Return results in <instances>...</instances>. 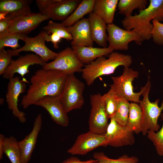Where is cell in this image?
Here are the masks:
<instances>
[{
    "label": "cell",
    "mask_w": 163,
    "mask_h": 163,
    "mask_svg": "<svg viewBox=\"0 0 163 163\" xmlns=\"http://www.w3.org/2000/svg\"><path fill=\"white\" fill-rule=\"evenodd\" d=\"M67 76L56 70L42 68L37 70L30 78V84L26 94L22 97L21 103L23 108L35 105L46 97H59Z\"/></svg>",
    "instance_id": "cell-1"
},
{
    "label": "cell",
    "mask_w": 163,
    "mask_h": 163,
    "mask_svg": "<svg viewBox=\"0 0 163 163\" xmlns=\"http://www.w3.org/2000/svg\"><path fill=\"white\" fill-rule=\"evenodd\" d=\"M149 4L145 9L139 11L134 15L125 17L121 21L126 30H133L142 40H149L152 38L153 19L163 21V0H149Z\"/></svg>",
    "instance_id": "cell-2"
},
{
    "label": "cell",
    "mask_w": 163,
    "mask_h": 163,
    "mask_svg": "<svg viewBox=\"0 0 163 163\" xmlns=\"http://www.w3.org/2000/svg\"><path fill=\"white\" fill-rule=\"evenodd\" d=\"M132 62L130 55L113 52L108 55L107 59L105 56H101L90 64L84 65L82 77L89 86L99 76L113 73L120 66L129 67Z\"/></svg>",
    "instance_id": "cell-3"
},
{
    "label": "cell",
    "mask_w": 163,
    "mask_h": 163,
    "mask_svg": "<svg viewBox=\"0 0 163 163\" xmlns=\"http://www.w3.org/2000/svg\"><path fill=\"white\" fill-rule=\"evenodd\" d=\"M139 74L137 71L129 67H124L121 75L111 77L113 83L110 85L108 91L118 97H123L129 101L139 103L140 97L145 89L146 85L142 87L139 92L134 91L133 82L138 78Z\"/></svg>",
    "instance_id": "cell-4"
},
{
    "label": "cell",
    "mask_w": 163,
    "mask_h": 163,
    "mask_svg": "<svg viewBox=\"0 0 163 163\" xmlns=\"http://www.w3.org/2000/svg\"><path fill=\"white\" fill-rule=\"evenodd\" d=\"M145 85V88L142 95L143 99L139 103L142 111L141 133L144 136L147 134L149 130L156 132L159 130L160 126L158 120L163 110L162 106L158 105L159 99L154 102H151L149 100V95L151 87L149 78Z\"/></svg>",
    "instance_id": "cell-5"
},
{
    "label": "cell",
    "mask_w": 163,
    "mask_h": 163,
    "mask_svg": "<svg viewBox=\"0 0 163 163\" xmlns=\"http://www.w3.org/2000/svg\"><path fill=\"white\" fill-rule=\"evenodd\" d=\"M85 85L74 74L68 75L59 97L66 112L81 109L84 104L83 93Z\"/></svg>",
    "instance_id": "cell-6"
},
{
    "label": "cell",
    "mask_w": 163,
    "mask_h": 163,
    "mask_svg": "<svg viewBox=\"0 0 163 163\" xmlns=\"http://www.w3.org/2000/svg\"><path fill=\"white\" fill-rule=\"evenodd\" d=\"M91 108L88 120L89 131L104 135L109 123L104 100L100 93L94 94L90 98Z\"/></svg>",
    "instance_id": "cell-7"
},
{
    "label": "cell",
    "mask_w": 163,
    "mask_h": 163,
    "mask_svg": "<svg viewBox=\"0 0 163 163\" xmlns=\"http://www.w3.org/2000/svg\"><path fill=\"white\" fill-rule=\"evenodd\" d=\"M84 66L77 58L73 49L68 47L58 53L55 59L46 63L42 68L59 71L68 75L82 72Z\"/></svg>",
    "instance_id": "cell-8"
},
{
    "label": "cell",
    "mask_w": 163,
    "mask_h": 163,
    "mask_svg": "<svg viewBox=\"0 0 163 163\" xmlns=\"http://www.w3.org/2000/svg\"><path fill=\"white\" fill-rule=\"evenodd\" d=\"M24 42L25 44L22 47L7 50L12 57L19 55L22 51H31L39 56L43 62L46 63L50 60L55 59L58 55V53L52 51L46 46L43 30L34 37L27 36Z\"/></svg>",
    "instance_id": "cell-9"
},
{
    "label": "cell",
    "mask_w": 163,
    "mask_h": 163,
    "mask_svg": "<svg viewBox=\"0 0 163 163\" xmlns=\"http://www.w3.org/2000/svg\"><path fill=\"white\" fill-rule=\"evenodd\" d=\"M107 31L108 47L113 50H126L130 42L134 41L140 45L143 41L133 30L123 29L113 23L107 25Z\"/></svg>",
    "instance_id": "cell-10"
},
{
    "label": "cell",
    "mask_w": 163,
    "mask_h": 163,
    "mask_svg": "<svg viewBox=\"0 0 163 163\" xmlns=\"http://www.w3.org/2000/svg\"><path fill=\"white\" fill-rule=\"evenodd\" d=\"M9 80L5 96L8 108L12 111L14 117L21 123H24L26 121V114L19 109L18 103L19 96L25 92L26 83L29 82L25 78L21 79L18 76L14 77Z\"/></svg>",
    "instance_id": "cell-11"
},
{
    "label": "cell",
    "mask_w": 163,
    "mask_h": 163,
    "mask_svg": "<svg viewBox=\"0 0 163 163\" xmlns=\"http://www.w3.org/2000/svg\"><path fill=\"white\" fill-rule=\"evenodd\" d=\"M134 134L128 130L126 126L119 124L114 117H112L104 134L106 139L105 146L110 145L117 148L133 145L135 142Z\"/></svg>",
    "instance_id": "cell-12"
},
{
    "label": "cell",
    "mask_w": 163,
    "mask_h": 163,
    "mask_svg": "<svg viewBox=\"0 0 163 163\" xmlns=\"http://www.w3.org/2000/svg\"><path fill=\"white\" fill-rule=\"evenodd\" d=\"M106 142L104 135L89 131L79 135L67 152L72 155H85L99 147H106Z\"/></svg>",
    "instance_id": "cell-13"
},
{
    "label": "cell",
    "mask_w": 163,
    "mask_h": 163,
    "mask_svg": "<svg viewBox=\"0 0 163 163\" xmlns=\"http://www.w3.org/2000/svg\"><path fill=\"white\" fill-rule=\"evenodd\" d=\"M50 19L46 14L40 12L31 13L18 16L11 22L7 30L4 33H22L27 34L36 28L42 22Z\"/></svg>",
    "instance_id": "cell-14"
},
{
    "label": "cell",
    "mask_w": 163,
    "mask_h": 163,
    "mask_svg": "<svg viewBox=\"0 0 163 163\" xmlns=\"http://www.w3.org/2000/svg\"><path fill=\"white\" fill-rule=\"evenodd\" d=\"M46 63L36 54L30 53L21 55L16 60H12L2 75L3 78L9 80L14 77L15 73H17L22 78H24V75L29 72L28 69L30 66L37 64L43 67Z\"/></svg>",
    "instance_id": "cell-15"
},
{
    "label": "cell",
    "mask_w": 163,
    "mask_h": 163,
    "mask_svg": "<svg viewBox=\"0 0 163 163\" xmlns=\"http://www.w3.org/2000/svg\"><path fill=\"white\" fill-rule=\"evenodd\" d=\"M35 105L45 109L53 121L58 125L63 127L68 125L69 120L67 113L59 97H46Z\"/></svg>",
    "instance_id": "cell-16"
},
{
    "label": "cell",
    "mask_w": 163,
    "mask_h": 163,
    "mask_svg": "<svg viewBox=\"0 0 163 163\" xmlns=\"http://www.w3.org/2000/svg\"><path fill=\"white\" fill-rule=\"evenodd\" d=\"M73 39L72 46H93L94 45L88 18H83L72 26L67 27Z\"/></svg>",
    "instance_id": "cell-17"
},
{
    "label": "cell",
    "mask_w": 163,
    "mask_h": 163,
    "mask_svg": "<svg viewBox=\"0 0 163 163\" xmlns=\"http://www.w3.org/2000/svg\"><path fill=\"white\" fill-rule=\"evenodd\" d=\"M42 123V115L39 114L35 119L31 132L23 139L18 142L22 163H28L30 159L41 129Z\"/></svg>",
    "instance_id": "cell-18"
},
{
    "label": "cell",
    "mask_w": 163,
    "mask_h": 163,
    "mask_svg": "<svg viewBox=\"0 0 163 163\" xmlns=\"http://www.w3.org/2000/svg\"><path fill=\"white\" fill-rule=\"evenodd\" d=\"M88 18L93 42L102 48L107 47L108 40L107 24L93 12L89 14Z\"/></svg>",
    "instance_id": "cell-19"
},
{
    "label": "cell",
    "mask_w": 163,
    "mask_h": 163,
    "mask_svg": "<svg viewBox=\"0 0 163 163\" xmlns=\"http://www.w3.org/2000/svg\"><path fill=\"white\" fill-rule=\"evenodd\" d=\"M31 0H1L0 18L11 14L16 16L32 13L30 5Z\"/></svg>",
    "instance_id": "cell-20"
},
{
    "label": "cell",
    "mask_w": 163,
    "mask_h": 163,
    "mask_svg": "<svg viewBox=\"0 0 163 163\" xmlns=\"http://www.w3.org/2000/svg\"><path fill=\"white\" fill-rule=\"evenodd\" d=\"M78 60L83 64H90L97 59L102 56L109 55L113 50L109 47L98 48L93 46H72Z\"/></svg>",
    "instance_id": "cell-21"
},
{
    "label": "cell",
    "mask_w": 163,
    "mask_h": 163,
    "mask_svg": "<svg viewBox=\"0 0 163 163\" xmlns=\"http://www.w3.org/2000/svg\"><path fill=\"white\" fill-rule=\"evenodd\" d=\"M81 1L79 0H59L45 14L53 20L63 21L72 14Z\"/></svg>",
    "instance_id": "cell-22"
},
{
    "label": "cell",
    "mask_w": 163,
    "mask_h": 163,
    "mask_svg": "<svg viewBox=\"0 0 163 163\" xmlns=\"http://www.w3.org/2000/svg\"><path fill=\"white\" fill-rule=\"evenodd\" d=\"M118 0H95L92 12L107 25L112 24Z\"/></svg>",
    "instance_id": "cell-23"
},
{
    "label": "cell",
    "mask_w": 163,
    "mask_h": 163,
    "mask_svg": "<svg viewBox=\"0 0 163 163\" xmlns=\"http://www.w3.org/2000/svg\"><path fill=\"white\" fill-rule=\"evenodd\" d=\"M95 0H83L72 14L61 22L66 27L70 26L92 12Z\"/></svg>",
    "instance_id": "cell-24"
},
{
    "label": "cell",
    "mask_w": 163,
    "mask_h": 163,
    "mask_svg": "<svg viewBox=\"0 0 163 163\" xmlns=\"http://www.w3.org/2000/svg\"><path fill=\"white\" fill-rule=\"evenodd\" d=\"M142 110L139 104L131 103L126 129L136 134L141 133Z\"/></svg>",
    "instance_id": "cell-25"
},
{
    "label": "cell",
    "mask_w": 163,
    "mask_h": 163,
    "mask_svg": "<svg viewBox=\"0 0 163 163\" xmlns=\"http://www.w3.org/2000/svg\"><path fill=\"white\" fill-rule=\"evenodd\" d=\"M148 3L147 0H120L117 5L118 13L125 17L132 15L134 10L140 11L145 8Z\"/></svg>",
    "instance_id": "cell-26"
},
{
    "label": "cell",
    "mask_w": 163,
    "mask_h": 163,
    "mask_svg": "<svg viewBox=\"0 0 163 163\" xmlns=\"http://www.w3.org/2000/svg\"><path fill=\"white\" fill-rule=\"evenodd\" d=\"M5 153L11 163H22L18 142L12 136L6 138Z\"/></svg>",
    "instance_id": "cell-27"
},
{
    "label": "cell",
    "mask_w": 163,
    "mask_h": 163,
    "mask_svg": "<svg viewBox=\"0 0 163 163\" xmlns=\"http://www.w3.org/2000/svg\"><path fill=\"white\" fill-rule=\"evenodd\" d=\"M27 34L22 33H5L0 35V49L5 47H10L13 50L19 48V40L24 42Z\"/></svg>",
    "instance_id": "cell-28"
},
{
    "label": "cell",
    "mask_w": 163,
    "mask_h": 163,
    "mask_svg": "<svg viewBox=\"0 0 163 163\" xmlns=\"http://www.w3.org/2000/svg\"><path fill=\"white\" fill-rule=\"evenodd\" d=\"M130 104L129 101L123 97L117 98V109L114 118L120 125L126 126L129 115Z\"/></svg>",
    "instance_id": "cell-29"
},
{
    "label": "cell",
    "mask_w": 163,
    "mask_h": 163,
    "mask_svg": "<svg viewBox=\"0 0 163 163\" xmlns=\"http://www.w3.org/2000/svg\"><path fill=\"white\" fill-rule=\"evenodd\" d=\"M43 29L48 34L55 33L62 38L67 40H72V37L68 31L67 27L62 23H57L50 21L46 26L43 27Z\"/></svg>",
    "instance_id": "cell-30"
},
{
    "label": "cell",
    "mask_w": 163,
    "mask_h": 163,
    "mask_svg": "<svg viewBox=\"0 0 163 163\" xmlns=\"http://www.w3.org/2000/svg\"><path fill=\"white\" fill-rule=\"evenodd\" d=\"M93 156L100 163H137L139 161L136 157H129L126 155H124L117 159L110 158L103 152H95L93 154Z\"/></svg>",
    "instance_id": "cell-31"
},
{
    "label": "cell",
    "mask_w": 163,
    "mask_h": 163,
    "mask_svg": "<svg viewBox=\"0 0 163 163\" xmlns=\"http://www.w3.org/2000/svg\"><path fill=\"white\" fill-rule=\"evenodd\" d=\"M147 134L148 138L155 146L158 154L163 157V124L162 127L157 132L149 130Z\"/></svg>",
    "instance_id": "cell-32"
},
{
    "label": "cell",
    "mask_w": 163,
    "mask_h": 163,
    "mask_svg": "<svg viewBox=\"0 0 163 163\" xmlns=\"http://www.w3.org/2000/svg\"><path fill=\"white\" fill-rule=\"evenodd\" d=\"M103 96L108 119L114 117L117 111L118 97L109 91L103 95Z\"/></svg>",
    "instance_id": "cell-33"
},
{
    "label": "cell",
    "mask_w": 163,
    "mask_h": 163,
    "mask_svg": "<svg viewBox=\"0 0 163 163\" xmlns=\"http://www.w3.org/2000/svg\"><path fill=\"white\" fill-rule=\"evenodd\" d=\"M152 22L153 25L152 38L156 44L163 45V24L158 20L153 19Z\"/></svg>",
    "instance_id": "cell-34"
},
{
    "label": "cell",
    "mask_w": 163,
    "mask_h": 163,
    "mask_svg": "<svg viewBox=\"0 0 163 163\" xmlns=\"http://www.w3.org/2000/svg\"><path fill=\"white\" fill-rule=\"evenodd\" d=\"M12 56L4 48L0 49V75H2L10 65Z\"/></svg>",
    "instance_id": "cell-35"
},
{
    "label": "cell",
    "mask_w": 163,
    "mask_h": 163,
    "mask_svg": "<svg viewBox=\"0 0 163 163\" xmlns=\"http://www.w3.org/2000/svg\"><path fill=\"white\" fill-rule=\"evenodd\" d=\"M59 0H36V3L40 13L46 14Z\"/></svg>",
    "instance_id": "cell-36"
},
{
    "label": "cell",
    "mask_w": 163,
    "mask_h": 163,
    "mask_svg": "<svg viewBox=\"0 0 163 163\" xmlns=\"http://www.w3.org/2000/svg\"><path fill=\"white\" fill-rule=\"evenodd\" d=\"M17 16L11 14H7L0 18V35L5 33L10 24Z\"/></svg>",
    "instance_id": "cell-37"
},
{
    "label": "cell",
    "mask_w": 163,
    "mask_h": 163,
    "mask_svg": "<svg viewBox=\"0 0 163 163\" xmlns=\"http://www.w3.org/2000/svg\"><path fill=\"white\" fill-rule=\"evenodd\" d=\"M43 31L44 38L45 41L52 42L54 48H58V43L60 42L62 38L55 33L48 34L45 31Z\"/></svg>",
    "instance_id": "cell-38"
},
{
    "label": "cell",
    "mask_w": 163,
    "mask_h": 163,
    "mask_svg": "<svg viewBox=\"0 0 163 163\" xmlns=\"http://www.w3.org/2000/svg\"><path fill=\"white\" fill-rule=\"evenodd\" d=\"M98 161L96 159H90L86 161H82L78 158L71 157L61 163H95Z\"/></svg>",
    "instance_id": "cell-39"
},
{
    "label": "cell",
    "mask_w": 163,
    "mask_h": 163,
    "mask_svg": "<svg viewBox=\"0 0 163 163\" xmlns=\"http://www.w3.org/2000/svg\"><path fill=\"white\" fill-rule=\"evenodd\" d=\"M6 138L2 134H0V159H2L6 145Z\"/></svg>",
    "instance_id": "cell-40"
},
{
    "label": "cell",
    "mask_w": 163,
    "mask_h": 163,
    "mask_svg": "<svg viewBox=\"0 0 163 163\" xmlns=\"http://www.w3.org/2000/svg\"><path fill=\"white\" fill-rule=\"evenodd\" d=\"M161 105L162 106L163 109V101H162ZM161 119L163 121V112L161 114Z\"/></svg>",
    "instance_id": "cell-41"
},
{
    "label": "cell",
    "mask_w": 163,
    "mask_h": 163,
    "mask_svg": "<svg viewBox=\"0 0 163 163\" xmlns=\"http://www.w3.org/2000/svg\"><path fill=\"white\" fill-rule=\"evenodd\" d=\"M4 103V99L3 98H1L0 99V104L1 105H2Z\"/></svg>",
    "instance_id": "cell-42"
},
{
    "label": "cell",
    "mask_w": 163,
    "mask_h": 163,
    "mask_svg": "<svg viewBox=\"0 0 163 163\" xmlns=\"http://www.w3.org/2000/svg\"><path fill=\"white\" fill-rule=\"evenodd\" d=\"M95 163H100L98 161H97V162H95Z\"/></svg>",
    "instance_id": "cell-43"
},
{
    "label": "cell",
    "mask_w": 163,
    "mask_h": 163,
    "mask_svg": "<svg viewBox=\"0 0 163 163\" xmlns=\"http://www.w3.org/2000/svg\"></svg>",
    "instance_id": "cell-44"
}]
</instances>
